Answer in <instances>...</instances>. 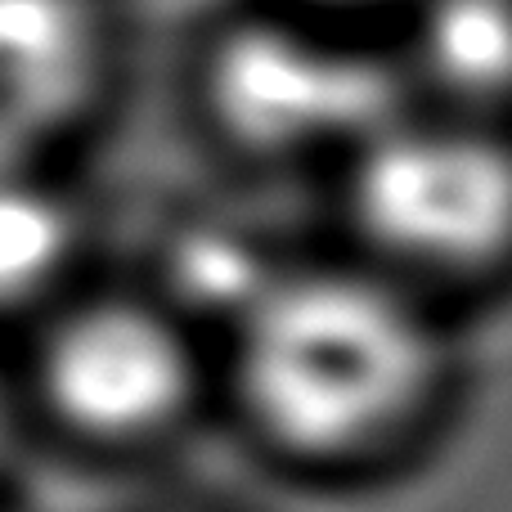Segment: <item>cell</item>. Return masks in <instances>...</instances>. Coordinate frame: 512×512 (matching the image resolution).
Instances as JSON below:
<instances>
[{
	"instance_id": "1",
	"label": "cell",
	"mask_w": 512,
	"mask_h": 512,
	"mask_svg": "<svg viewBox=\"0 0 512 512\" xmlns=\"http://www.w3.org/2000/svg\"><path fill=\"white\" fill-rule=\"evenodd\" d=\"M432 333L391 288L355 274H297L243 315V396L265 432L306 454L378 441L423 400Z\"/></svg>"
},
{
	"instance_id": "2",
	"label": "cell",
	"mask_w": 512,
	"mask_h": 512,
	"mask_svg": "<svg viewBox=\"0 0 512 512\" xmlns=\"http://www.w3.org/2000/svg\"><path fill=\"white\" fill-rule=\"evenodd\" d=\"M203 104L252 153H355L409 113L405 68L364 27L265 5L225 18L203 50Z\"/></svg>"
},
{
	"instance_id": "3",
	"label": "cell",
	"mask_w": 512,
	"mask_h": 512,
	"mask_svg": "<svg viewBox=\"0 0 512 512\" xmlns=\"http://www.w3.org/2000/svg\"><path fill=\"white\" fill-rule=\"evenodd\" d=\"M351 207L405 261L477 265L512 243V144L495 122L409 108L351 153Z\"/></svg>"
},
{
	"instance_id": "4",
	"label": "cell",
	"mask_w": 512,
	"mask_h": 512,
	"mask_svg": "<svg viewBox=\"0 0 512 512\" xmlns=\"http://www.w3.org/2000/svg\"><path fill=\"white\" fill-rule=\"evenodd\" d=\"M108 68L99 0H0V171H36L90 117Z\"/></svg>"
},
{
	"instance_id": "5",
	"label": "cell",
	"mask_w": 512,
	"mask_h": 512,
	"mask_svg": "<svg viewBox=\"0 0 512 512\" xmlns=\"http://www.w3.org/2000/svg\"><path fill=\"white\" fill-rule=\"evenodd\" d=\"M45 387L72 427L144 436L189 400V355L176 328L140 306H90L45 351Z\"/></svg>"
},
{
	"instance_id": "6",
	"label": "cell",
	"mask_w": 512,
	"mask_h": 512,
	"mask_svg": "<svg viewBox=\"0 0 512 512\" xmlns=\"http://www.w3.org/2000/svg\"><path fill=\"white\" fill-rule=\"evenodd\" d=\"M400 68L441 113L495 122L512 108V0H409Z\"/></svg>"
},
{
	"instance_id": "7",
	"label": "cell",
	"mask_w": 512,
	"mask_h": 512,
	"mask_svg": "<svg viewBox=\"0 0 512 512\" xmlns=\"http://www.w3.org/2000/svg\"><path fill=\"white\" fill-rule=\"evenodd\" d=\"M72 216L36 171H0V301H18L68 261Z\"/></svg>"
},
{
	"instance_id": "8",
	"label": "cell",
	"mask_w": 512,
	"mask_h": 512,
	"mask_svg": "<svg viewBox=\"0 0 512 512\" xmlns=\"http://www.w3.org/2000/svg\"><path fill=\"white\" fill-rule=\"evenodd\" d=\"M185 279H189V288L203 292L207 301L239 306L243 315H248L252 301L270 288V279H265L261 265L239 248V239H221V234H207L194 248H185Z\"/></svg>"
},
{
	"instance_id": "9",
	"label": "cell",
	"mask_w": 512,
	"mask_h": 512,
	"mask_svg": "<svg viewBox=\"0 0 512 512\" xmlns=\"http://www.w3.org/2000/svg\"><path fill=\"white\" fill-rule=\"evenodd\" d=\"M279 5H292V9H306V14H324V18H337V23L364 27L369 18L405 14L409 0H279Z\"/></svg>"
},
{
	"instance_id": "10",
	"label": "cell",
	"mask_w": 512,
	"mask_h": 512,
	"mask_svg": "<svg viewBox=\"0 0 512 512\" xmlns=\"http://www.w3.org/2000/svg\"><path fill=\"white\" fill-rule=\"evenodd\" d=\"M0 441H5V409H0Z\"/></svg>"
}]
</instances>
